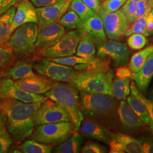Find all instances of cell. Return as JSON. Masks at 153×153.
Returning <instances> with one entry per match:
<instances>
[{
    "label": "cell",
    "mask_w": 153,
    "mask_h": 153,
    "mask_svg": "<svg viewBox=\"0 0 153 153\" xmlns=\"http://www.w3.org/2000/svg\"><path fill=\"white\" fill-rule=\"evenodd\" d=\"M42 104L0 99V107L5 114L7 130L15 142H22L33 134L35 126V114Z\"/></svg>",
    "instance_id": "6da1fadb"
},
{
    "label": "cell",
    "mask_w": 153,
    "mask_h": 153,
    "mask_svg": "<svg viewBox=\"0 0 153 153\" xmlns=\"http://www.w3.org/2000/svg\"><path fill=\"white\" fill-rule=\"evenodd\" d=\"M114 96L80 92V107L83 117L96 121L109 130L120 126L118 107L120 102Z\"/></svg>",
    "instance_id": "7a4b0ae2"
},
{
    "label": "cell",
    "mask_w": 153,
    "mask_h": 153,
    "mask_svg": "<svg viewBox=\"0 0 153 153\" xmlns=\"http://www.w3.org/2000/svg\"><path fill=\"white\" fill-rule=\"evenodd\" d=\"M45 96L65 109L74 130L78 131L83 119L79 91L70 82H56L45 93Z\"/></svg>",
    "instance_id": "3957f363"
},
{
    "label": "cell",
    "mask_w": 153,
    "mask_h": 153,
    "mask_svg": "<svg viewBox=\"0 0 153 153\" xmlns=\"http://www.w3.org/2000/svg\"><path fill=\"white\" fill-rule=\"evenodd\" d=\"M113 71H77L71 83L80 92L102 94L113 96Z\"/></svg>",
    "instance_id": "277c9868"
},
{
    "label": "cell",
    "mask_w": 153,
    "mask_h": 153,
    "mask_svg": "<svg viewBox=\"0 0 153 153\" xmlns=\"http://www.w3.org/2000/svg\"><path fill=\"white\" fill-rule=\"evenodd\" d=\"M75 131L70 121H63L39 125L31 135L38 142L54 145L65 141Z\"/></svg>",
    "instance_id": "5b68a950"
},
{
    "label": "cell",
    "mask_w": 153,
    "mask_h": 153,
    "mask_svg": "<svg viewBox=\"0 0 153 153\" xmlns=\"http://www.w3.org/2000/svg\"><path fill=\"white\" fill-rule=\"evenodd\" d=\"M38 30L37 23L30 22L23 24L11 33L8 42L4 46L20 53H32L36 51L35 44Z\"/></svg>",
    "instance_id": "8992f818"
},
{
    "label": "cell",
    "mask_w": 153,
    "mask_h": 153,
    "mask_svg": "<svg viewBox=\"0 0 153 153\" xmlns=\"http://www.w3.org/2000/svg\"><path fill=\"white\" fill-rule=\"evenodd\" d=\"M83 32L82 30H74L66 33L54 45L48 48L38 50L36 55L45 59L59 58L74 55L81 39Z\"/></svg>",
    "instance_id": "52a82bcc"
},
{
    "label": "cell",
    "mask_w": 153,
    "mask_h": 153,
    "mask_svg": "<svg viewBox=\"0 0 153 153\" xmlns=\"http://www.w3.org/2000/svg\"><path fill=\"white\" fill-rule=\"evenodd\" d=\"M39 74L55 82H71L76 71L70 66L64 65L47 59L42 58L33 65Z\"/></svg>",
    "instance_id": "ba28073f"
},
{
    "label": "cell",
    "mask_w": 153,
    "mask_h": 153,
    "mask_svg": "<svg viewBox=\"0 0 153 153\" xmlns=\"http://www.w3.org/2000/svg\"><path fill=\"white\" fill-rule=\"evenodd\" d=\"M97 56L112 61L116 67L128 65L131 53L127 45L115 40H107L98 46Z\"/></svg>",
    "instance_id": "9c48e42d"
},
{
    "label": "cell",
    "mask_w": 153,
    "mask_h": 153,
    "mask_svg": "<svg viewBox=\"0 0 153 153\" xmlns=\"http://www.w3.org/2000/svg\"><path fill=\"white\" fill-rule=\"evenodd\" d=\"M97 14L102 20L104 32L108 38L117 40L124 36L129 25L126 16L120 9L112 13H105L100 7Z\"/></svg>",
    "instance_id": "30bf717a"
},
{
    "label": "cell",
    "mask_w": 153,
    "mask_h": 153,
    "mask_svg": "<svg viewBox=\"0 0 153 153\" xmlns=\"http://www.w3.org/2000/svg\"><path fill=\"white\" fill-rule=\"evenodd\" d=\"M3 98L13 99L25 103H43L48 99L42 94L30 93L16 87L14 81L8 77L0 80V99Z\"/></svg>",
    "instance_id": "8fae6325"
},
{
    "label": "cell",
    "mask_w": 153,
    "mask_h": 153,
    "mask_svg": "<svg viewBox=\"0 0 153 153\" xmlns=\"http://www.w3.org/2000/svg\"><path fill=\"white\" fill-rule=\"evenodd\" d=\"M34 121L35 125L70 121L69 116L60 105L48 99L36 111Z\"/></svg>",
    "instance_id": "7c38bea8"
},
{
    "label": "cell",
    "mask_w": 153,
    "mask_h": 153,
    "mask_svg": "<svg viewBox=\"0 0 153 153\" xmlns=\"http://www.w3.org/2000/svg\"><path fill=\"white\" fill-rule=\"evenodd\" d=\"M121 128L125 133L136 134L145 129V124L129 107L126 100H121L118 107Z\"/></svg>",
    "instance_id": "4fadbf2b"
},
{
    "label": "cell",
    "mask_w": 153,
    "mask_h": 153,
    "mask_svg": "<svg viewBox=\"0 0 153 153\" xmlns=\"http://www.w3.org/2000/svg\"><path fill=\"white\" fill-rule=\"evenodd\" d=\"M66 33L64 26L59 22L39 27L36 50L45 49L56 43Z\"/></svg>",
    "instance_id": "5bb4252c"
},
{
    "label": "cell",
    "mask_w": 153,
    "mask_h": 153,
    "mask_svg": "<svg viewBox=\"0 0 153 153\" xmlns=\"http://www.w3.org/2000/svg\"><path fill=\"white\" fill-rule=\"evenodd\" d=\"M71 1L63 0L52 5L36 9L39 27L59 22L69 7Z\"/></svg>",
    "instance_id": "9a60e30c"
},
{
    "label": "cell",
    "mask_w": 153,
    "mask_h": 153,
    "mask_svg": "<svg viewBox=\"0 0 153 153\" xmlns=\"http://www.w3.org/2000/svg\"><path fill=\"white\" fill-rule=\"evenodd\" d=\"M79 131L85 137L96 140L109 145L113 132L96 121L83 117Z\"/></svg>",
    "instance_id": "2e32d148"
},
{
    "label": "cell",
    "mask_w": 153,
    "mask_h": 153,
    "mask_svg": "<svg viewBox=\"0 0 153 153\" xmlns=\"http://www.w3.org/2000/svg\"><path fill=\"white\" fill-rule=\"evenodd\" d=\"M16 87L30 93L43 94L52 87L55 81L43 76H36L24 79L14 81Z\"/></svg>",
    "instance_id": "e0dca14e"
},
{
    "label": "cell",
    "mask_w": 153,
    "mask_h": 153,
    "mask_svg": "<svg viewBox=\"0 0 153 153\" xmlns=\"http://www.w3.org/2000/svg\"><path fill=\"white\" fill-rule=\"evenodd\" d=\"M30 22H38L36 9L29 0H23L16 6L11 26V33L21 25Z\"/></svg>",
    "instance_id": "ac0fdd59"
},
{
    "label": "cell",
    "mask_w": 153,
    "mask_h": 153,
    "mask_svg": "<svg viewBox=\"0 0 153 153\" xmlns=\"http://www.w3.org/2000/svg\"><path fill=\"white\" fill-rule=\"evenodd\" d=\"M81 30L93 38L97 46L107 40L102 20L97 13L83 22V27Z\"/></svg>",
    "instance_id": "d6986e66"
},
{
    "label": "cell",
    "mask_w": 153,
    "mask_h": 153,
    "mask_svg": "<svg viewBox=\"0 0 153 153\" xmlns=\"http://www.w3.org/2000/svg\"><path fill=\"white\" fill-rule=\"evenodd\" d=\"M153 76V53L149 57L140 71L133 73V80L137 89L146 94Z\"/></svg>",
    "instance_id": "ffe728a7"
},
{
    "label": "cell",
    "mask_w": 153,
    "mask_h": 153,
    "mask_svg": "<svg viewBox=\"0 0 153 153\" xmlns=\"http://www.w3.org/2000/svg\"><path fill=\"white\" fill-rule=\"evenodd\" d=\"M16 9V6H14L0 16V46H4L11 36L12 22Z\"/></svg>",
    "instance_id": "44dd1931"
},
{
    "label": "cell",
    "mask_w": 153,
    "mask_h": 153,
    "mask_svg": "<svg viewBox=\"0 0 153 153\" xmlns=\"http://www.w3.org/2000/svg\"><path fill=\"white\" fill-rule=\"evenodd\" d=\"M6 76L13 81H16L33 77L35 76V74L31 64L25 61H18L7 71Z\"/></svg>",
    "instance_id": "7402d4cb"
},
{
    "label": "cell",
    "mask_w": 153,
    "mask_h": 153,
    "mask_svg": "<svg viewBox=\"0 0 153 153\" xmlns=\"http://www.w3.org/2000/svg\"><path fill=\"white\" fill-rule=\"evenodd\" d=\"M85 141V138L81 133L74 132L71 137L65 141L59 144L55 148V152L57 153H78Z\"/></svg>",
    "instance_id": "603a6c76"
},
{
    "label": "cell",
    "mask_w": 153,
    "mask_h": 153,
    "mask_svg": "<svg viewBox=\"0 0 153 153\" xmlns=\"http://www.w3.org/2000/svg\"><path fill=\"white\" fill-rule=\"evenodd\" d=\"M112 140L120 142L127 153H143L142 145L138 138L131 137L128 134L120 132L113 133Z\"/></svg>",
    "instance_id": "cb8c5ba5"
},
{
    "label": "cell",
    "mask_w": 153,
    "mask_h": 153,
    "mask_svg": "<svg viewBox=\"0 0 153 153\" xmlns=\"http://www.w3.org/2000/svg\"><path fill=\"white\" fill-rule=\"evenodd\" d=\"M96 52V45L93 38L83 32L81 39L77 46L76 55L91 60L95 57Z\"/></svg>",
    "instance_id": "d4e9b609"
},
{
    "label": "cell",
    "mask_w": 153,
    "mask_h": 153,
    "mask_svg": "<svg viewBox=\"0 0 153 153\" xmlns=\"http://www.w3.org/2000/svg\"><path fill=\"white\" fill-rule=\"evenodd\" d=\"M131 79L129 78H120L117 76L114 78L112 84V91L113 96L118 100H126L131 93L130 82Z\"/></svg>",
    "instance_id": "484cf974"
},
{
    "label": "cell",
    "mask_w": 153,
    "mask_h": 153,
    "mask_svg": "<svg viewBox=\"0 0 153 153\" xmlns=\"http://www.w3.org/2000/svg\"><path fill=\"white\" fill-rule=\"evenodd\" d=\"M153 6V0H149V4L146 11L141 16L139 17L135 22L131 25L130 27H128L124 34L125 36H128L134 33H141L144 35L145 36H150L146 28V21Z\"/></svg>",
    "instance_id": "4316f807"
},
{
    "label": "cell",
    "mask_w": 153,
    "mask_h": 153,
    "mask_svg": "<svg viewBox=\"0 0 153 153\" xmlns=\"http://www.w3.org/2000/svg\"><path fill=\"white\" fill-rule=\"evenodd\" d=\"M153 53V45H150L132 55L128 64V67L131 72L135 73L140 71L149 56Z\"/></svg>",
    "instance_id": "83f0119b"
},
{
    "label": "cell",
    "mask_w": 153,
    "mask_h": 153,
    "mask_svg": "<svg viewBox=\"0 0 153 153\" xmlns=\"http://www.w3.org/2000/svg\"><path fill=\"white\" fill-rule=\"evenodd\" d=\"M126 100L133 111L146 125H149L150 122V116L145 105L139 99L131 94V95H129L127 97Z\"/></svg>",
    "instance_id": "f1b7e54d"
},
{
    "label": "cell",
    "mask_w": 153,
    "mask_h": 153,
    "mask_svg": "<svg viewBox=\"0 0 153 153\" xmlns=\"http://www.w3.org/2000/svg\"><path fill=\"white\" fill-rule=\"evenodd\" d=\"M19 149L23 153H50L52 152L53 145L44 144L33 139L23 142Z\"/></svg>",
    "instance_id": "f546056e"
},
{
    "label": "cell",
    "mask_w": 153,
    "mask_h": 153,
    "mask_svg": "<svg viewBox=\"0 0 153 153\" xmlns=\"http://www.w3.org/2000/svg\"><path fill=\"white\" fill-rule=\"evenodd\" d=\"M59 23L61 24L66 30L68 31L81 30L83 27V22L81 18L77 14L71 10L65 13L61 16Z\"/></svg>",
    "instance_id": "4dcf8cb0"
},
{
    "label": "cell",
    "mask_w": 153,
    "mask_h": 153,
    "mask_svg": "<svg viewBox=\"0 0 153 153\" xmlns=\"http://www.w3.org/2000/svg\"><path fill=\"white\" fill-rule=\"evenodd\" d=\"M69 7L71 10L74 11L79 16L82 22L96 14L81 0H71Z\"/></svg>",
    "instance_id": "1f68e13d"
},
{
    "label": "cell",
    "mask_w": 153,
    "mask_h": 153,
    "mask_svg": "<svg viewBox=\"0 0 153 153\" xmlns=\"http://www.w3.org/2000/svg\"><path fill=\"white\" fill-rule=\"evenodd\" d=\"M131 94L134 95L137 98L139 99L143 104L146 107L149 114L150 116V122L149 126L150 127V131L153 135V102L146 98L144 95L140 93V91L137 89V87L135 85V83L132 81L131 84Z\"/></svg>",
    "instance_id": "d6a6232c"
},
{
    "label": "cell",
    "mask_w": 153,
    "mask_h": 153,
    "mask_svg": "<svg viewBox=\"0 0 153 153\" xmlns=\"http://www.w3.org/2000/svg\"><path fill=\"white\" fill-rule=\"evenodd\" d=\"M138 0H126L121 7V11L126 16L129 27L136 21Z\"/></svg>",
    "instance_id": "836d02e7"
},
{
    "label": "cell",
    "mask_w": 153,
    "mask_h": 153,
    "mask_svg": "<svg viewBox=\"0 0 153 153\" xmlns=\"http://www.w3.org/2000/svg\"><path fill=\"white\" fill-rule=\"evenodd\" d=\"M126 43L128 46L133 50L141 49L148 43L146 36L141 33H134L128 36Z\"/></svg>",
    "instance_id": "e575fe53"
},
{
    "label": "cell",
    "mask_w": 153,
    "mask_h": 153,
    "mask_svg": "<svg viewBox=\"0 0 153 153\" xmlns=\"http://www.w3.org/2000/svg\"><path fill=\"white\" fill-rule=\"evenodd\" d=\"M47 59L55 62L56 63H59L64 65L70 66H73L78 64H86L90 61L86 59L77 56L76 55V56L72 55V56L63 57Z\"/></svg>",
    "instance_id": "d590c367"
},
{
    "label": "cell",
    "mask_w": 153,
    "mask_h": 153,
    "mask_svg": "<svg viewBox=\"0 0 153 153\" xmlns=\"http://www.w3.org/2000/svg\"><path fill=\"white\" fill-rule=\"evenodd\" d=\"M15 59L13 51L6 46H0V69L11 64Z\"/></svg>",
    "instance_id": "8d00e7d4"
},
{
    "label": "cell",
    "mask_w": 153,
    "mask_h": 153,
    "mask_svg": "<svg viewBox=\"0 0 153 153\" xmlns=\"http://www.w3.org/2000/svg\"><path fill=\"white\" fill-rule=\"evenodd\" d=\"M108 152L106 147L99 144L98 142L88 141L82 146L80 153H105Z\"/></svg>",
    "instance_id": "74e56055"
},
{
    "label": "cell",
    "mask_w": 153,
    "mask_h": 153,
    "mask_svg": "<svg viewBox=\"0 0 153 153\" xmlns=\"http://www.w3.org/2000/svg\"><path fill=\"white\" fill-rule=\"evenodd\" d=\"M126 0H103L100 7L104 13H110L119 10Z\"/></svg>",
    "instance_id": "f35d334b"
},
{
    "label": "cell",
    "mask_w": 153,
    "mask_h": 153,
    "mask_svg": "<svg viewBox=\"0 0 153 153\" xmlns=\"http://www.w3.org/2000/svg\"><path fill=\"white\" fill-rule=\"evenodd\" d=\"M142 145L143 153H153V135H143L138 138Z\"/></svg>",
    "instance_id": "ab89813d"
},
{
    "label": "cell",
    "mask_w": 153,
    "mask_h": 153,
    "mask_svg": "<svg viewBox=\"0 0 153 153\" xmlns=\"http://www.w3.org/2000/svg\"><path fill=\"white\" fill-rule=\"evenodd\" d=\"M11 143V136L9 133L0 135V153H7Z\"/></svg>",
    "instance_id": "60d3db41"
},
{
    "label": "cell",
    "mask_w": 153,
    "mask_h": 153,
    "mask_svg": "<svg viewBox=\"0 0 153 153\" xmlns=\"http://www.w3.org/2000/svg\"><path fill=\"white\" fill-rule=\"evenodd\" d=\"M115 76L120 78H129L131 80L133 79V73L131 72L129 67L126 66L118 67Z\"/></svg>",
    "instance_id": "b9f144b4"
},
{
    "label": "cell",
    "mask_w": 153,
    "mask_h": 153,
    "mask_svg": "<svg viewBox=\"0 0 153 153\" xmlns=\"http://www.w3.org/2000/svg\"><path fill=\"white\" fill-rule=\"evenodd\" d=\"M34 6L38 7H42L45 6L52 5L58 4L63 0H29Z\"/></svg>",
    "instance_id": "7bdbcfd3"
},
{
    "label": "cell",
    "mask_w": 153,
    "mask_h": 153,
    "mask_svg": "<svg viewBox=\"0 0 153 153\" xmlns=\"http://www.w3.org/2000/svg\"><path fill=\"white\" fill-rule=\"evenodd\" d=\"M18 0H0V16L15 6Z\"/></svg>",
    "instance_id": "ee69618b"
},
{
    "label": "cell",
    "mask_w": 153,
    "mask_h": 153,
    "mask_svg": "<svg viewBox=\"0 0 153 153\" xmlns=\"http://www.w3.org/2000/svg\"><path fill=\"white\" fill-rule=\"evenodd\" d=\"M109 145V153H125V150L122 144L116 140H112Z\"/></svg>",
    "instance_id": "f6af8a7d"
},
{
    "label": "cell",
    "mask_w": 153,
    "mask_h": 153,
    "mask_svg": "<svg viewBox=\"0 0 153 153\" xmlns=\"http://www.w3.org/2000/svg\"><path fill=\"white\" fill-rule=\"evenodd\" d=\"M148 4L149 0H138L137 11L136 14V20L145 12L148 7Z\"/></svg>",
    "instance_id": "bcb514c9"
},
{
    "label": "cell",
    "mask_w": 153,
    "mask_h": 153,
    "mask_svg": "<svg viewBox=\"0 0 153 153\" xmlns=\"http://www.w3.org/2000/svg\"><path fill=\"white\" fill-rule=\"evenodd\" d=\"M82 2L91 9L95 13H98L100 8V4L99 0H81Z\"/></svg>",
    "instance_id": "7dc6e473"
},
{
    "label": "cell",
    "mask_w": 153,
    "mask_h": 153,
    "mask_svg": "<svg viewBox=\"0 0 153 153\" xmlns=\"http://www.w3.org/2000/svg\"><path fill=\"white\" fill-rule=\"evenodd\" d=\"M8 133L6 127V119L3 110L0 107V135Z\"/></svg>",
    "instance_id": "c3c4849f"
},
{
    "label": "cell",
    "mask_w": 153,
    "mask_h": 153,
    "mask_svg": "<svg viewBox=\"0 0 153 153\" xmlns=\"http://www.w3.org/2000/svg\"><path fill=\"white\" fill-rule=\"evenodd\" d=\"M146 28L150 35H153V17L151 13H149L146 19Z\"/></svg>",
    "instance_id": "681fc988"
},
{
    "label": "cell",
    "mask_w": 153,
    "mask_h": 153,
    "mask_svg": "<svg viewBox=\"0 0 153 153\" xmlns=\"http://www.w3.org/2000/svg\"><path fill=\"white\" fill-rule=\"evenodd\" d=\"M149 99L153 102V88L150 90L149 94Z\"/></svg>",
    "instance_id": "f907efd6"
},
{
    "label": "cell",
    "mask_w": 153,
    "mask_h": 153,
    "mask_svg": "<svg viewBox=\"0 0 153 153\" xmlns=\"http://www.w3.org/2000/svg\"><path fill=\"white\" fill-rule=\"evenodd\" d=\"M150 13H151V14H152V16H153V7H152V10H151V11H150Z\"/></svg>",
    "instance_id": "816d5d0a"
},
{
    "label": "cell",
    "mask_w": 153,
    "mask_h": 153,
    "mask_svg": "<svg viewBox=\"0 0 153 153\" xmlns=\"http://www.w3.org/2000/svg\"><path fill=\"white\" fill-rule=\"evenodd\" d=\"M1 70H0V78H1Z\"/></svg>",
    "instance_id": "f5cc1de1"
},
{
    "label": "cell",
    "mask_w": 153,
    "mask_h": 153,
    "mask_svg": "<svg viewBox=\"0 0 153 153\" xmlns=\"http://www.w3.org/2000/svg\"><path fill=\"white\" fill-rule=\"evenodd\" d=\"M100 1H103V0H100Z\"/></svg>",
    "instance_id": "db71d44e"
},
{
    "label": "cell",
    "mask_w": 153,
    "mask_h": 153,
    "mask_svg": "<svg viewBox=\"0 0 153 153\" xmlns=\"http://www.w3.org/2000/svg\"><path fill=\"white\" fill-rule=\"evenodd\" d=\"M69 1H71V0H69Z\"/></svg>",
    "instance_id": "11a10c76"
},
{
    "label": "cell",
    "mask_w": 153,
    "mask_h": 153,
    "mask_svg": "<svg viewBox=\"0 0 153 153\" xmlns=\"http://www.w3.org/2000/svg\"><path fill=\"white\" fill-rule=\"evenodd\" d=\"M99 1H100V0H99Z\"/></svg>",
    "instance_id": "9f6ffc18"
}]
</instances>
